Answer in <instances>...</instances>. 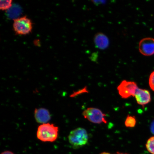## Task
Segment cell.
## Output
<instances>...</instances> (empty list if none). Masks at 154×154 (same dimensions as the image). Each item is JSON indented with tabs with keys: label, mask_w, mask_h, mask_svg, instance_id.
Instances as JSON below:
<instances>
[{
	"label": "cell",
	"mask_w": 154,
	"mask_h": 154,
	"mask_svg": "<svg viewBox=\"0 0 154 154\" xmlns=\"http://www.w3.org/2000/svg\"><path fill=\"white\" fill-rule=\"evenodd\" d=\"M138 88L135 82L124 80L117 87V90L121 97L123 99H126L131 96L134 97Z\"/></svg>",
	"instance_id": "obj_5"
},
{
	"label": "cell",
	"mask_w": 154,
	"mask_h": 154,
	"mask_svg": "<svg viewBox=\"0 0 154 154\" xmlns=\"http://www.w3.org/2000/svg\"><path fill=\"white\" fill-rule=\"evenodd\" d=\"M1 154H15L14 153L10 151H5L2 152Z\"/></svg>",
	"instance_id": "obj_15"
},
{
	"label": "cell",
	"mask_w": 154,
	"mask_h": 154,
	"mask_svg": "<svg viewBox=\"0 0 154 154\" xmlns=\"http://www.w3.org/2000/svg\"><path fill=\"white\" fill-rule=\"evenodd\" d=\"M136 124V120L135 117L128 115L125 121V126L128 128H134Z\"/></svg>",
	"instance_id": "obj_10"
},
{
	"label": "cell",
	"mask_w": 154,
	"mask_h": 154,
	"mask_svg": "<svg viewBox=\"0 0 154 154\" xmlns=\"http://www.w3.org/2000/svg\"><path fill=\"white\" fill-rule=\"evenodd\" d=\"M151 130L152 133L154 134V120L151 124Z\"/></svg>",
	"instance_id": "obj_14"
},
{
	"label": "cell",
	"mask_w": 154,
	"mask_h": 154,
	"mask_svg": "<svg viewBox=\"0 0 154 154\" xmlns=\"http://www.w3.org/2000/svg\"><path fill=\"white\" fill-rule=\"evenodd\" d=\"M149 84L150 88L154 91V71L151 73L149 76Z\"/></svg>",
	"instance_id": "obj_13"
},
{
	"label": "cell",
	"mask_w": 154,
	"mask_h": 154,
	"mask_svg": "<svg viewBox=\"0 0 154 154\" xmlns=\"http://www.w3.org/2000/svg\"><path fill=\"white\" fill-rule=\"evenodd\" d=\"M139 51L142 54L150 56L154 54V39L146 38L142 39L139 44Z\"/></svg>",
	"instance_id": "obj_6"
},
{
	"label": "cell",
	"mask_w": 154,
	"mask_h": 154,
	"mask_svg": "<svg viewBox=\"0 0 154 154\" xmlns=\"http://www.w3.org/2000/svg\"><path fill=\"white\" fill-rule=\"evenodd\" d=\"M94 44L98 49L104 50L108 47L109 40L108 38L105 34L101 32L98 33L94 38Z\"/></svg>",
	"instance_id": "obj_9"
},
{
	"label": "cell",
	"mask_w": 154,
	"mask_h": 154,
	"mask_svg": "<svg viewBox=\"0 0 154 154\" xmlns=\"http://www.w3.org/2000/svg\"><path fill=\"white\" fill-rule=\"evenodd\" d=\"M13 27L16 34L26 35L31 32L32 23L31 20L28 17L23 16L14 19Z\"/></svg>",
	"instance_id": "obj_3"
},
{
	"label": "cell",
	"mask_w": 154,
	"mask_h": 154,
	"mask_svg": "<svg viewBox=\"0 0 154 154\" xmlns=\"http://www.w3.org/2000/svg\"><path fill=\"white\" fill-rule=\"evenodd\" d=\"M0 9L2 11L8 10L12 6L11 0H3L0 1Z\"/></svg>",
	"instance_id": "obj_12"
},
{
	"label": "cell",
	"mask_w": 154,
	"mask_h": 154,
	"mask_svg": "<svg viewBox=\"0 0 154 154\" xmlns=\"http://www.w3.org/2000/svg\"><path fill=\"white\" fill-rule=\"evenodd\" d=\"M100 154H112L110 153L106 152H102Z\"/></svg>",
	"instance_id": "obj_16"
},
{
	"label": "cell",
	"mask_w": 154,
	"mask_h": 154,
	"mask_svg": "<svg viewBox=\"0 0 154 154\" xmlns=\"http://www.w3.org/2000/svg\"><path fill=\"white\" fill-rule=\"evenodd\" d=\"M138 104L144 106L149 103L151 100L149 92L146 89L138 88L134 96Z\"/></svg>",
	"instance_id": "obj_7"
},
{
	"label": "cell",
	"mask_w": 154,
	"mask_h": 154,
	"mask_svg": "<svg viewBox=\"0 0 154 154\" xmlns=\"http://www.w3.org/2000/svg\"><path fill=\"white\" fill-rule=\"evenodd\" d=\"M116 154H128L117 152Z\"/></svg>",
	"instance_id": "obj_17"
},
{
	"label": "cell",
	"mask_w": 154,
	"mask_h": 154,
	"mask_svg": "<svg viewBox=\"0 0 154 154\" xmlns=\"http://www.w3.org/2000/svg\"><path fill=\"white\" fill-rule=\"evenodd\" d=\"M69 143L74 148L83 147L88 143V135L84 128H79L71 131L68 136Z\"/></svg>",
	"instance_id": "obj_2"
},
{
	"label": "cell",
	"mask_w": 154,
	"mask_h": 154,
	"mask_svg": "<svg viewBox=\"0 0 154 154\" xmlns=\"http://www.w3.org/2000/svg\"><path fill=\"white\" fill-rule=\"evenodd\" d=\"M82 115L85 118L94 124H107L106 115L100 109L96 108H88L83 112Z\"/></svg>",
	"instance_id": "obj_4"
},
{
	"label": "cell",
	"mask_w": 154,
	"mask_h": 154,
	"mask_svg": "<svg viewBox=\"0 0 154 154\" xmlns=\"http://www.w3.org/2000/svg\"><path fill=\"white\" fill-rule=\"evenodd\" d=\"M59 128L53 124L48 123L38 126L36 133L38 139L44 142H54L58 136Z\"/></svg>",
	"instance_id": "obj_1"
},
{
	"label": "cell",
	"mask_w": 154,
	"mask_h": 154,
	"mask_svg": "<svg viewBox=\"0 0 154 154\" xmlns=\"http://www.w3.org/2000/svg\"><path fill=\"white\" fill-rule=\"evenodd\" d=\"M34 117L36 122L43 124L48 123L51 120V117L49 112L47 109L41 108L35 109Z\"/></svg>",
	"instance_id": "obj_8"
},
{
	"label": "cell",
	"mask_w": 154,
	"mask_h": 154,
	"mask_svg": "<svg viewBox=\"0 0 154 154\" xmlns=\"http://www.w3.org/2000/svg\"><path fill=\"white\" fill-rule=\"evenodd\" d=\"M146 147L148 152L151 154H154V136L151 137L147 140Z\"/></svg>",
	"instance_id": "obj_11"
}]
</instances>
